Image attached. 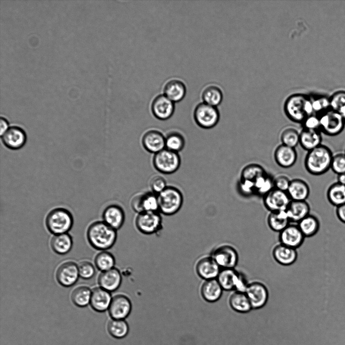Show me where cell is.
Masks as SVG:
<instances>
[{
    "label": "cell",
    "instance_id": "6da1fadb",
    "mask_svg": "<svg viewBox=\"0 0 345 345\" xmlns=\"http://www.w3.org/2000/svg\"><path fill=\"white\" fill-rule=\"evenodd\" d=\"M86 237L90 245L99 251H106L115 243L117 230L105 222L98 221L92 223L88 227Z\"/></svg>",
    "mask_w": 345,
    "mask_h": 345
},
{
    "label": "cell",
    "instance_id": "7a4b0ae2",
    "mask_svg": "<svg viewBox=\"0 0 345 345\" xmlns=\"http://www.w3.org/2000/svg\"><path fill=\"white\" fill-rule=\"evenodd\" d=\"M333 156L328 147L321 144L308 152L304 161L305 168L312 175H322L330 169Z\"/></svg>",
    "mask_w": 345,
    "mask_h": 345
},
{
    "label": "cell",
    "instance_id": "3957f363",
    "mask_svg": "<svg viewBox=\"0 0 345 345\" xmlns=\"http://www.w3.org/2000/svg\"><path fill=\"white\" fill-rule=\"evenodd\" d=\"M73 225L72 214L64 208L54 209L46 217V227L48 231L54 235L67 233Z\"/></svg>",
    "mask_w": 345,
    "mask_h": 345
},
{
    "label": "cell",
    "instance_id": "277c9868",
    "mask_svg": "<svg viewBox=\"0 0 345 345\" xmlns=\"http://www.w3.org/2000/svg\"><path fill=\"white\" fill-rule=\"evenodd\" d=\"M158 198L159 211L166 216L177 213L181 208L183 203V196L181 191L172 186H168L158 194Z\"/></svg>",
    "mask_w": 345,
    "mask_h": 345
},
{
    "label": "cell",
    "instance_id": "5b68a950",
    "mask_svg": "<svg viewBox=\"0 0 345 345\" xmlns=\"http://www.w3.org/2000/svg\"><path fill=\"white\" fill-rule=\"evenodd\" d=\"M285 112L292 122L302 124L307 117L314 114L311 100L301 95L292 96L285 104Z\"/></svg>",
    "mask_w": 345,
    "mask_h": 345
},
{
    "label": "cell",
    "instance_id": "8992f818",
    "mask_svg": "<svg viewBox=\"0 0 345 345\" xmlns=\"http://www.w3.org/2000/svg\"><path fill=\"white\" fill-rule=\"evenodd\" d=\"M153 164L157 171L164 174H171L178 170L181 164L179 155L166 149L154 154Z\"/></svg>",
    "mask_w": 345,
    "mask_h": 345
},
{
    "label": "cell",
    "instance_id": "52a82bcc",
    "mask_svg": "<svg viewBox=\"0 0 345 345\" xmlns=\"http://www.w3.org/2000/svg\"><path fill=\"white\" fill-rule=\"evenodd\" d=\"M136 229L140 233L151 235L162 230L163 220L159 212H144L137 214L134 220Z\"/></svg>",
    "mask_w": 345,
    "mask_h": 345
},
{
    "label": "cell",
    "instance_id": "ba28073f",
    "mask_svg": "<svg viewBox=\"0 0 345 345\" xmlns=\"http://www.w3.org/2000/svg\"><path fill=\"white\" fill-rule=\"evenodd\" d=\"M193 118L199 126L208 129L214 127L218 124L220 114L216 107L203 103L196 106Z\"/></svg>",
    "mask_w": 345,
    "mask_h": 345
},
{
    "label": "cell",
    "instance_id": "9c48e42d",
    "mask_svg": "<svg viewBox=\"0 0 345 345\" xmlns=\"http://www.w3.org/2000/svg\"><path fill=\"white\" fill-rule=\"evenodd\" d=\"M320 131L329 136L340 134L345 127V120L338 112L331 109L319 116Z\"/></svg>",
    "mask_w": 345,
    "mask_h": 345
},
{
    "label": "cell",
    "instance_id": "30bf717a",
    "mask_svg": "<svg viewBox=\"0 0 345 345\" xmlns=\"http://www.w3.org/2000/svg\"><path fill=\"white\" fill-rule=\"evenodd\" d=\"M210 255L221 269L235 268L238 262L236 250L227 243L216 247Z\"/></svg>",
    "mask_w": 345,
    "mask_h": 345
},
{
    "label": "cell",
    "instance_id": "8fae6325",
    "mask_svg": "<svg viewBox=\"0 0 345 345\" xmlns=\"http://www.w3.org/2000/svg\"><path fill=\"white\" fill-rule=\"evenodd\" d=\"M253 310H260L267 304L269 291L266 285L260 281L249 283L245 291Z\"/></svg>",
    "mask_w": 345,
    "mask_h": 345
},
{
    "label": "cell",
    "instance_id": "7c38bea8",
    "mask_svg": "<svg viewBox=\"0 0 345 345\" xmlns=\"http://www.w3.org/2000/svg\"><path fill=\"white\" fill-rule=\"evenodd\" d=\"M131 206L137 214L144 212H159L158 194L152 191L138 193L132 198Z\"/></svg>",
    "mask_w": 345,
    "mask_h": 345
},
{
    "label": "cell",
    "instance_id": "4fadbf2b",
    "mask_svg": "<svg viewBox=\"0 0 345 345\" xmlns=\"http://www.w3.org/2000/svg\"><path fill=\"white\" fill-rule=\"evenodd\" d=\"M263 197L264 205L270 212L286 211L291 201L287 192L275 188Z\"/></svg>",
    "mask_w": 345,
    "mask_h": 345
},
{
    "label": "cell",
    "instance_id": "5bb4252c",
    "mask_svg": "<svg viewBox=\"0 0 345 345\" xmlns=\"http://www.w3.org/2000/svg\"><path fill=\"white\" fill-rule=\"evenodd\" d=\"M132 303L126 294L119 293L112 297L109 314L113 319L125 320L130 314Z\"/></svg>",
    "mask_w": 345,
    "mask_h": 345
},
{
    "label": "cell",
    "instance_id": "9a60e30c",
    "mask_svg": "<svg viewBox=\"0 0 345 345\" xmlns=\"http://www.w3.org/2000/svg\"><path fill=\"white\" fill-rule=\"evenodd\" d=\"M79 277L78 266L72 261L62 263L58 268L56 273V278L58 282L66 287L75 284Z\"/></svg>",
    "mask_w": 345,
    "mask_h": 345
},
{
    "label": "cell",
    "instance_id": "2e32d148",
    "mask_svg": "<svg viewBox=\"0 0 345 345\" xmlns=\"http://www.w3.org/2000/svg\"><path fill=\"white\" fill-rule=\"evenodd\" d=\"M194 269L198 276L204 280L216 279L221 269L211 255L199 258Z\"/></svg>",
    "mask_w": 345,
    "mask_h": 345
},
{
    "label": "cell",
    "instance_id": "e0dca14e",
    "mask_svg": "<svg viewBox=\"0 0 345 345\" xmlns=\"http://www.w3.org/2000/svg\"><path fill=\"white\" fill-rule=\"evenodd\" d=\"M306 238L298 224H289L279 235L280 243L296 250L303 245Z\"/></svg>",
    "mask_w": 345,
    "mask_h": 345
},
{
    "label": "cell",
    "instance_id": "ac0fdd59",
    "mask_svg": "<svg viewBox=\"0 0 345 345\" xmlns=\"http://www.w3.org/2000/svg\"><path fill=\"white\" fill-rule=\"evenodd\" d=\"M174 109V102L164 94L157 96L152 103V112L156 118L160 120H166L171 118Z\"/></svg>",
    "mask_w": 345,
    "mask_h": 345
},
{
    "label": "cell",
    "instance_id": "d6986e66",
    "mask_svg": "<svg viewBox=\"0 0 345 345\" xmlns=\"http://www.w3.org/2000/svg\"><path fill=\"white\" fill-rule=\"evenodd\" d=\"M141 143L146 151L156 154L165 149V136L158 130H150L143 135Z\"/></svg>",
    "mask_w": 345,
    "mask_h": 345
},
{
    "label": "cell",
    "instance_id": "ffe728a7",
    "mask_svg": "<svg viewBox=\"0 0 345 345\" xmlns=\"http://www.w3.org/2000/svg\"><path fill=\"white\" fill-rule=\"evenodd\" d=\"M27 136L25 132L18 126L10 127L2 136L4 145L11 150H18L25 144Z\"/></svg>",
    "mask_w": 345,
    "mask_h": 345
},
{
    "label": "cell",
    "instance_id": "44dd1931",
    "mask_svg": "<svg viewBox=\"0 0 345 345\" xmlns=\"http://www.w3.org/2000/svg\"><path fill=\"white\" fill-rule=\"evenodd\" d=\"M122 281L121 273L116 268L102 272L97 279L100 287L110 292L117 290L120 287Z\"/></svg>",
    "mask_w": 345,
    "mask_h": 345
},
{
    "label": "cell",
    "instance_id": "7402d4cb",
    "mask_svg": "<svg viewBox=\"0 0 345 345\" xmlns=\"http://www.w3.org/2000/svg\"><path fill=\"white\" fill-rule=\"evenodd\" d=\"M298 158L295 148L281 144L277 146L274 152V158L276 164L284 168L293 166Z\"/></svg>",
    "mask_w": 345,
    "mask_h": 345
},
{
    "label": "cell",
    "instance_id": "603a6c76",
    "mask_svg": "<svg viewBox=\"0 0 345 345\" xmlns=\"http://www.w3.org/2000/svg\"><path fill=\"white\" fill-rule=\"evenodd\" d=\"M103 219L106 224L117 230L123 225L125 214L122 207L117 205H111L104 210Z\"/></svg>",
    "mask_w": 345,
    "mask_h": 345
},
{
    "label": "cell",
    "instance_id": "cb8c5ba5",
    "mask_svg": "<svg viewBox=\"0 0 345 345\" xmlns=\"http://www.w3.org/2000/svg\"><path fill=\"white\" fill-rule=\"evenodd\" d=\"M112 297L111 292L101 287H96L91 290L90 305L98 312L108 310Z\"/></svg>",
    "mask_w": 345,
    "mask_h": 345
},
{
    "label": "cell",
    "instance_id": "d4e9b609",
    "mask_svg": "<svg viewBox=\"0 0 345 345\" xmlns=\"http://www.w3.org/2000/svg\"><path fill=\"white\" fill-rule=\"evenodd\" d=\"M223 289L216 279L204 280L200 287L202 298L208 303H215L221 298Z\"/></svg>",
    "mask_w": 345,
    "mask_h": 345
},
{
    "label": "cell",
    "instance_id": "484cf974",
    "mask_svg": "<svg viewBox=\"0 0 345 345\" xmlns=\"http://www.w3.org/2000/svg\"><path fill=\"white\" fill-rule=\"evenodd\" d=\"M272 256L280 265L289 266L296 261L298 253L296 249L279 243L273 248Z\"/></svg>",
    "mask_w": 345,
    "mask_h": 345
},
{
    "label": "cell",
    "instance_id": "4316f807",
    "mask_svg": "<svg viewBox=\"0 0 345 345\" xmlns=\"http://www.w3.org/2000/svg\"><path fill=\"white\" fill-rule=\"evenodd\" d=\"M310 211V206L306 201H291L285 211L290 222L298 223L309 215Z\"/></svg>",
    "mask_w": 345,
    "mask_h": 345
},
{
    "label": "cell",
    "instance_id": "83f0119b",
    "mask_svg": "<svg viewBox=\"0 0 345 345\" xmlns=\"http://www.w3.org/2000/svg\"><path fill=\"white\" fill-rule=\"evenodd\" d=\"M321 133L319 130L303 128L300 132L299 144L303 149L309 152L322 144Z\"/></svg>",
    "mask_w": 345,
    "mask_h": 345
},
{
    "label": "cell",
    "instance_id": "f1b7e54d",
    "mask_svg": "<svg viewBox=\"0 0 345 345\" xmlns=\"http://www.w3.org/2000/svg\"><path fill=\"white\" fill-rule=\"evenodd\" d=\"M310 187L304 180L299 178L291 180L287 193L291 201H306L310 194Z\"/></svg>",
    "mask_w": 345,
    "mask_h": 345
},
{
    "label": "cell",
    "instance_id": "f546056e",
    "mask_svg": "<svg viewBox=\"0 0 345 345\" xmlns=\"http://www.w3.org/2000/svg\"><path fill=\"white\" fill-rule=\"evenodd\" d=\"M228 304L231 309L241 314L250 312L253 309L245 292L234 291L230 295Z\"/></svg>",
    "mask_w": 345,
    "mask_h": 345
},
{
    "label": "cell",
    "instance_id": "4dcf8cb0",
    "mask_svg": "<svg viewBox=\"0 0 345 345\" xmlns=\"http://www.w3.org/2000/svg\"><path fill=\"white\" fill-rule=\"evenodd\" d=\"M164 93L165 95L174 103L178 102L184 98L186 93V87L182 81L173 79L165 84Z\"/></svg>",
    "mask_w": 345,
    "mask_h": 345
},
{
    "label": "cell",
    "instance_id": "1f68e13d",
    "mask_svg": "<svg viewBox=\"0 0 345 345\" xmlns=\"http://www.w3.org/2000/svg\"><path fill=\"white\" fill-rule=\"evenodd\" d=\"M72 246V238L67 233L54 235L51 240L52 249L59 255L67 254L70 251Z\"/></svg>",
    "mask_w": 345,
    "mask_h": 345
},
{
    "label": "cell",
    "instance_id": "d6a6232c",
    "mask_svg": "<svg viewBox=\"0 0 345 345\" xmlns=\"http://www.w3.org/2000/svg\"><path fill=\"white\" fill-rule=\"evenodd\" d=\"M238 271L235 268L221 269L216 279L225 291H234Z\"/></svg>",
    "mask_w": 345,
    "mask_h": 345
},
{
    "label": "cell",
    "instance_id": "836d02e7",
    "mask_svg": "<svg viewBox=\"0 0 345 345\" xmlns=\"http://www.w3.org/2000/svg\"><path fill=\"white\" fill-rule=\"evenodd\" d=\"M285 211L270 212L267 217V223L273 231L280 232L290 223Z\"/></svg>",
    "mask_w": 345,
    "mask_h": 345
},
{
    "label": "cell",
    "instance_id": "e575fe53",
    "mask_svg": "<svg viewBox=\"0 0 345 345\" xmlns=\"http://www.w3.org/2000/svg\"><path fill=\"white\" fill-rule=\"evenodd\" d=\"M297 224L306 238L314 236L318 232L320 226L317 217L311 213L299 221Z\"/></svg>",
    "mask_w": 345,
    "mask_h": 345
},
{
    "label": "cell",
    "instance_id": "d590c367",
    "mask_svg": "<svg viewBox=\"0 0 345 345\" xmlns=\"http://www.w3.org/2000/svg\"><path fill=\"white\" fill-rule=\"evenodd\" d=\"M329 204L337 207L345 204V185L336 182L332 184L327 191Z\"/></svg>",
    "mask_w": 345,
    "mask_h": 345
},
{
    "label": "cell",
    "instance_id": "8d00e7d4",
    "mask_svg": "<svg viewBox=\"0 0 345 345\" xmlns=\"http://www.w3.org/2000/svg\"><path fill=\"white\" fill-rule=\"evenodd\" d=\"M91 290L86 286H80L72 292L71 299L73 304L79 307H84L90 304Z\"/></svg>",
    "mask_w": 345,
    "mask_h": 345
},
{
    "label": "cell",
    "instance_id": "74e56055",
    "mask_svg": "<svg viewBox=\"0 0 345 345\" xmlns=\"http://www.w3.org/2000/svg\"><path fill=\"white\" fill-rule=\"evenodd\" d=\"M115 258L109 252L103 251L97 254L94 259V264L101 272L109 270L115 268Z\"/></svg>",
    "mask_w": 345,
    "mask_h": 345
},
{
    "label": "cell",
    "instance_id": "f35d334b",
    "mask_svg": "<svg viewBox=\"0 0 345 345\" xmlns=\"http://www.w3.org/2000/svg\"><path fill=\"white\" fill-rule=\"evenodd\" d=\"M185 144L183 136L180 133L173 131L165 136V149L178 153L181 151Z\"/></svg>",
    "mask_w": 345,
    "mask_h": 345
},
{
    "label": "cell",
    "instance_id": "ab89813d",
    "mask_svg": "<svg viewBox=\"0 0 345 345\" xmlns=\"http://www.w3.org/2000/svg\"><path fill=\"white\" fill-rule=\"evenodd\" d=\"M107 328L110 334L116 338L125 337L129 332V326L125 320L112 319L109 322Z\"/></svg>",
    "mask_w": 345,
    "mask_h": 345
},
{
    "label": "cell",
    "instance_id": "60d3db41",
    "mask_svg": "<svg viewBox=\"0 0 345 345\" xmlns=\"http://www.w3.org/2000/svg\"><path fill=\"white\" fill-rule=\"evenodd\" d=\"M266 172L262 166L257 164H250L241 170L240 179L249 181L254 184L256 180Z\"/></svg>",
    "mask_w": 345,
    "mask_h": 345
},
{
    "label": "cell",
    "instance_id": "b9f144b4",
    "mask_svg": "<svg viewBox=\"0 0 345 345\" xmlns=\"http://www.w3.org/2000/svg\"><path fill=\"white\" fill-rule=\"evenodd\" d=\"M202 97L204 103L216 107L222 102V91L216 86H209L204 90Z\"/></svg>",
    "mask_w": 345,
    "mask_h": 345
},
{
    "label": "cell",
    "instance_id": "7bdbcfd3",
    "mask_svg": "<svg viewBox=\"0 0 345 345\" xmlns=\"http://www.w3.org/2000/svg\"><path fill=\"white\" fill-rule=\"evenodd\" d=\"M254 186L255 194L263 196L274 188L273 178L266 172L256 180Z\"/></svg>",
    "mask_w": 345,
    "mask_h": 345
},
{
    "label": "cell",
    "instance_id": "ee69618b",
    "mask_svg": "<svg viewBox=\"0 0 345 345\" xmlns=\"http://www.w3.org/2000/svg\"><path fill=\"white\" fill-rule=\"evenodd\" d=\"M280 140L281 144L295 148L299 144L300 132L293 127H286L281 132Z\"/></svg>",
    "mask_w": 345,
    "mask_h": 345
},
{
    "label": "cell",
    "instance_id": "f6af8a7d",
    "mask_svg": "<svg viewBox=\"0 0 345 345\" xmlns=\"http://www.w3.org/2000/svg\"><path fill=\"white\" fill-rule=\"evenodd\" d=\"M330 109L339 113L345 120V91L339 90L329 97Z\"/></svg>",
    "mask_w": 345,
    "mask_h": 345
},
{
    "label": "cell",
    "instance_id": "bcb514c9",
    "mask_svg": "<svg viewBox=\"0 0 345 345\" xmlns=\"http://www.w3.org/2000/svg\"><path fill=\"white\" fill-rule=\"evenodd\" d=\"M314 114L320 116L330 109L329 97L322 96L311 100Z\"/></svg>",
    "mask_w": 345,
    "mask_h": 345
},
{
    "label": "cell",
    "instance_id": "7dc6e473",
    "mask_svg": "<svg viewBox=\"0 0 345 345\" xmlns=\"http://www.w3.org/2000/svg\"><path fill=\"white\" fill-rule=\"evenodd\" d=\"M330 169L337 175L345 173V154L333 155Z\"/></svg>",
    "mask_w": 345,
    "mask_h": 345
},
{
    "label": "cell",
    "instance_id": "c3c4849f",
    "mask_svg": "<svg viewBox=\"0 0 345 345\" xmlns=\"http://www.w3.org/2000/svg\"><path fill=\"white\" fill-rule=\"evenodd\" d=\"M79 276L83 279H89L94 275L95 270L93 264L88 261H83L78 265Z\"/></svg>",
    "mask_w": 345,
    "mask_h": 345
},
{
    "label": "cell",
    "instance_id": "681fc988",
    "mask_svg": "<svg viewBox=\"0 0 345 345\" xmlns=\"http://www.w3.org/2000/svg\"><path fill=\"white\" fill-rule=\"evenodd\" d=\"M152 191L157 194L163 191L168 186L165 179L160 175L153 176L150 181Z\"/></svg>",
    "mask_w": 345,
    "mask_h": 345
},
{
    "label": "cell",
    "instance_id": "f907efd6",
    "mask_svg": "<svg viewBox=\"0 0 345 345\" xmlns=\"http://www.w3.org/2000/svg\"><path fill=\"white\" fill-rule=\"evenodd\" d=\"M301 124L304 129L320 130L319 117L315 114L307 117Z\"/></svg>",
    "mask_w": 345,
    "mask_h": 345
},
{
    "label": "cell",
    "instance_id": "816d5d0a",
    "mask_svg": "<svg viewBox=\"0 0 345 345\" xmlns=\"http://www.w3.org/2000/svg\"><path fill=\"white\" fill-rule=\"evenodd\" d=\"M291 180L285 175H278L273 178L274 188L277 189L287 191L290 185Z\"/></svg>",
    "mask_w": 345,
    "mask_h": 345
},
{
    "label": "cell",
    "instance_id": "f5cc1de1",
    "mask_svg": "<svg viewBox=\"0 0 345 345\" xmlns=\"http://www.w3.org/2000/svg\"><path fill=\"white\" fill-rule=\"evenodd\" d=\"M0 134L1 137L7 131L9 127V124L8 120L3 117H1L0 119Z\"/></svg>",
    "mask_w": 345,
    "mask_h": 345
},
{
    "label": "cell",
    "instance_id": "db71d44e",
    "mask_svg": "<svg viewBox=\"0 0 345 345\" xmlns=\"http://www.w3.org/2000/svg\"><path fill=\"white\" fill-rule=\"evenodd\" d=\"M336 213L339 219L345 223V204L336 207Z\"/></svg>",
    "mask_w": 345,
    "mask_h": 345
},
{
    "label": "cell",
    "instance_id": "11a10c76",
    "mask_svg": "<svg viewBox=\"0 0 345 345\" xmlns=\"http://www.w3.org/2000/svg\"><path fill=\"white\" fill-rule=\"evenodd\" d=\"M337 182L345 185V173L337 175Z\"/></svg>",
    "mask_w": 345,
    "mask_h": 345
},
{
    "label": "cell",
    "instance_id": "9f6ffc18",
    "mask_svg": "<svg viewBox=\"0 0 345 345\" xmlns=\"http://www.w3.org/2000/svg\"><path fill=\"white\" fill-rule=\"evenodd\" d=\"M344 153L345 154V151H344Z\"/></svg>",
    "mask_w": 345,
    "mask_h": 345
}]
</instances>
